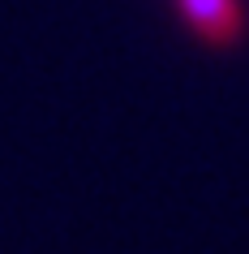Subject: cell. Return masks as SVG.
<instances>
[{"mask_svg":"<svg viewBox=\"0 0 249 254\" xmlns=\"http://www.w3.org/2000/svg\"><path fill=\"white\" fill-rule=\"evenodd\" d=\"M176 9L189 22V30L202 35L206 43H236L245 30L241 0H176Z\"/></svg>","mask_w":249,"mask_h":254,"instance_id":"cell-1","label":"cell"}]
</instances>
